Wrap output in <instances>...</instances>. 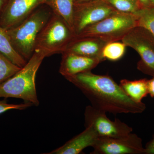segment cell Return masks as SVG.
I'll use <instances>...</instances> for the list:
<instances>
[{
    "mask_svg": "<svg viewBox=\"0 0 154 154\" xmlns=\"http://www.w3.org/2000/svg\"><path fill=\"white\" fill-rule=\"evenodd\" d=\"M66 79L82 92L91 106L105 113H140L145 110V104L129 98L110 76L84 72Z\"/></svg>",
    "mask_w": 154,
    "mask_h": 154,
    "instance_id": "6da1fadb",
    "label": "cell"
},
{
    "mask_svg": "<svg viewBox=\"0 0 154 154\" xmlns=\"http://www.w3.org/2000/svg\"><path fill=\"white\" fill-rule=\"evenodd\" d=\"M47 55L35 50L27 63L19 71L5 82L0 83V98L22 99L37 106L39 102L36 93V72Z\"/></svg>",
    "mask_w": 154,
    "mask_h": 154,
    "instance_id": "7a4b0ae2",
    "label": "cell"
},
{
    "mask_svg": "<svg viewBox=\"0 0 154 154\" xmlns=\"http://www.w3.org/2000/svg\"><path fill=\"white\" fill-rule=\"evenodd\" d=\"M53 13L49 6L44 4L38 7L19 25L7 30L14 49L27 61L34 52L38 33Z\"/></svg>",
    "mask_w": 154,
    "mask_h": 154,
    "instance_id": "3957f363",
    "label": "cell"
},
{
    "mask_svg": "<svg viewBox=\"0 0 154 154\" xmlns=\"http://www.w3.org/2000/svg\"><path fill=\"white\" fill-rule=\"evenodd\" d=\"M75 36L74 31L65 20L53 13L38 33L35 51H42L47 57L62 54Z\"/></svg>",
    "mask_w": 154,
    "mask_h": 154,
    "instance_id": "277c9868",
    "label": "cell"
},
{
    "mask_svg": "<svg viewBox=\"0 0 154 154\" xmlns=\"http://www.w3.org/2000/svg\"><path fill=\"white\" fill-rule=\"evenodd\" d=\"M137 25V18L135 14L117 11L87 27L76 36L98 37L107 42L121 41L131 29Z\"/></svg>",
    "mask_w": 154,
    "mask_h": 154,
    "instance_id": "5b68a950",
    "label": "cell"
},
{
    "mask_svg": "<svg viewBox=\"0 0 154 154\" xmlns=\"http://www.w3.org/2000/svg\"><path fill=\"white\" fill-rule=\"evenodd\" d=\"M121 41L139 54L140 60L137 64L139 70L145 74L154 76V36L142 26L131 29Z\"/></svg>",
    "mask_w": 154,
    "mask_h": 154,
    "instance_id": "8992f818",
    "label": "cell"
},
{
    "mask_svg": "<svg viewBox=\"0 0 154 154\" xmlns=\"http://www.w3.org/2000/svg\"><path fill=\"white\" fill-rule=\"evenodd\" d=\"M117 11L104 0L75 2L73 27L75 36L85 28Z\"/></svg>",
    "mask_w": 154,
    "mask_h": 154,
    "instance_id": "52a82bcc",
    "label": "cell"
},
{
    "mask_svg": "<svg viewBox=\"0 0 154 154\" xmlns=\"http://www.w3.org/2000/svg\"><path fill=\"white\" fill-rule=\"evenodd\" d=\"M85 126H91L99 137H119L132 132V128L118 119L112 121L106 113L88 105L85 112Z\"/></svg>",
    "mask_w": 154,
    "mask_h": 154,
    "instance_id": "ba28073f",
    "label": "cell"
},
{
    "mask_svg": "<svg viewBox=\"0 0 154 154\" xmlns=\"http://www.w3.org/2000/svg\"><path fill=\"white\" fill-rule=\"evenodd\" d=\"M91 154H145L142 140L132 132L119 137H99Z\"/></svg>",
    "mask_w": 154,
    "mask_h": 154,
    "instance_id": "9c48e42d",
    "label": "cell"
},
{
    "mask_svg": "<svg viewBox=\"0 0 154 154\" xmlns=\"http://www.w3.org/2000/svg\"><path fill=\"white\" fill-rule=\"evenodd\" d=\"M47 0H8L0 16V26L6 30L19 25Z\"/></svg>",
    "mask_w": 154,
    "mask_h": 154,
    "instance_id": "30bf717a",
    "label": "cell"
},
{
    "mask_svg": "<svg viewBox=\"0 0 154 154\" xmlns=\"http://www.w3.org/2000/svg\"><path fill=\"white\" fill-rule=\"evenodd\" d=\"M61 54L59 72L64 78L91 71L105 60L100 58L87 57L69 53L63 52Z\"/></svg>",
    "mask_w": 154,
    "mask_h": 154,
    "instance_id": "8fae6325",
    "label": "cell"
},
{
    "mask_svg": "<svg viewBox=\"0 0 154 154\" xmlns=\"http://www.w3.org/2000/svg\"><path fill=\"white\" fill-rule=\"evenodd\" d=\"M107 43L108 42L98 37L75 36L69 43L63 52L87 57L100 58L105 60L102 57V51Z\"/></svg>",
    "mask_w": 154,
    "mask_h": 154,
    "instance_id": "7c38bea8",
    "label": "cell"
},
{
    "mask_svg": "<svg viewBox=\"0 0 154 154\" xmlns=\"http://www.w3.org/2000/svg\"><path fill=\"white\" fill-rule=\"evenodd\" d=\"M99 137L91 126L85 127L82 132L70 140L63 145L48 154H79L88 147H93Z\"/></svg>",
    "mask_w": 154,
    "mask_h": 154,
    "instance_id": "4fadbf2b",
    "label": "cell"
},
{
    "mask_svg": "<svg viewBox=\"0 0 154 154\" xmlns=\"http://www.w3.org/2000/svg\"><path fill=\"white\" fill-rule=\"evenodd\" d=\"M148 80L146 79L130 81L122 79L119 85L130 99L136 102H141L144 98L149 95Z\"/></svg>",
    "mask_w": 154,
    "mask_h": 154,
    "instance_id": "5bb4252c",
    "label": "cell"
},
{
    "mask_svg": "<svg viewBox=\"0 0 154 154\" xmlns=\"http://www.w3.org/2000/svg\"><path fill=\"white\" fill-rule=\"evenodd\" d=\"M75 1V0H47L46 3V5L51 9L53 13L63 19L73 31V17Z\"/></svg>",
    "mask_w": 154,
    "mask_h": 154,
    "instance_id": "9a60e30c",
    "label": "cell"
},
{
    "mask_svg": "<svg viewBox=\"0 0 154 154\" xmlns=\"http://www.w3.org/2000/svg\"><path fill=\"white\" fill-rule=\"evenodd\" d=\"M0 54L8 59L14 64L22 68L27 63L22 57L14 49L7 30L0 26Z\"/></svg>",
    "mask_w": 154,
    "mask_h": 154,
    "instance_id": "2e32d148",
    "label": "cell"
},
{
    "mask_svg": "<svg viewBox=\"0 0 154 154\" xmlns=\"http://www.w3.org/2000/svg\"><path fill=\"white\" fill-rule=\"evenodd\" d=\"M127 46L123 42L118 41L108 42L103 48L102 56L106 60L116 61L123 57Z\"/></svg>",
    "mask_w": 154,
    "mask_h": 154,
    "instance_id": "e0dca14e",
    "label": "cell"
},
{
    "mask_svg": "<svg viewBox=\"0 0 154 154\" xmlns=\"http://www.w3.org/2000/svg\"><path fill=\"white\" fill-rule=\"evenodd\" d=\"M116 11L122 13L135 14L144 8L138 0H104Z\"/></svg>",
    "mask_w": 154,
    "mask_h": 154,
    "instance_id": "ac0fdd59",
    "label": "cell"
},
{
    "mask_svg": "<svg viewBox=\"0 0 154 154\" xmlns=\"http://www.w3.org/2000/svg\"><path fill=\"white\" fill-rule=\"evenodd\" d=\"M134 14L137 25L147 29L154 36V7L143 8Z\"/></svg>",
    "mask_w": 154,
    "mask_h": 154,
    "instance_id": "d6986e66",
    "label": "cell"
},
{
    "mask_svg": "<svg viewBox=\"0 0 154 154\" xmlns=\"http://www.w3.org/2000/svg\"><path fill=\"white\" fill-rule=\"evenodd\" d=\"M21 68L0 54V83L11 78Z\"/></svg>",
    "mask_w": 154,
    "mask_h": 154,
    "instance_id": "ffe728a7",
    "label": "cell"
},
{
    "mask_svg": "<svg viewBox=\"0 0 154 154\" xmlns=\"http://www.w3.org/2000/svg\"><path fill=\"white\" fill-rule=\"evenodd\" d=\"M33 105L30 102L20 104H9L6 100L0 101V114L11 110H23Z\"/></svg>",
    "mask_w": 154,
    "mask_h": 154,
    "instance_id": "44dd1931",
    "label": "cell"
},
{
    "mask_svg": "<svg viewBox=\"0 0 154 154\" xmlns=\"http://www.w3.org/2000/svg\"><path fill=\"white\" fill-rule=\"evenodd\" d=\"M145 148V154H154V134L150 140L146 144Z\"/></svg>",
    "mask_w": 154,
    "mask_h": 154,
    "instance_id": "7402d4cb",
    "label": "cell"
},
{
    "mask_svg": "<svg viewBox=\"0 0 154 154\" xmlns=\"http://www.w3.org/2000/svg\"><path fill=\"white\" fill-rule=\"evenodd\" d=\"M148 86L149 95L151 96L152 98H154V76H153L151 79L148 80Z\"/></svg>",
    "mask_w": 154,
    "mask_h": 154,
    "instance_id": "603a6c76",
    "label": "cell"
},
{
    "mask_svg": "<svg viewBox=\"0 0 154 154\" xmlns=\"http://www.w3.org/2000/svg\"><path fill=\"white\" fill-rule=\"evenodd\" d=\"M8 0H0V16Z\"/></svg>",
    "mask_w": 154,
    "mask_h": 154,
    "instance_id": "cb8c5ba5",
    "label": "cell"
},
{
    "mask_svg": "<svg viewBox=\"0 0 154 154\" xmlns=\"http://www.w3.org/2000/svg\"><path fill=\"white\" fill-rule=\"evenodd\" d=\"M91 1V0H75V2H88V1Z\"/></svg>",
    "mask_w": 154,
    "mask_h": 154,
    "instance_id": "d4e9b609",
    "label": "cell"
},
{
    "mask_svg": "<svg viewBox=\"0 0 154 154\" xmlns=\"http://www.w3.org/2000/svg\"><path fill=\"white\" fill-rule=\"evenodd\" d=\"M150 1L153 7H154V0H150Z\"/></svg>",
    "mask_w": 154,
    "mask_h": 154,
    "instance_id": "484cf974",
    "label": "cell"
}]
</instances>
